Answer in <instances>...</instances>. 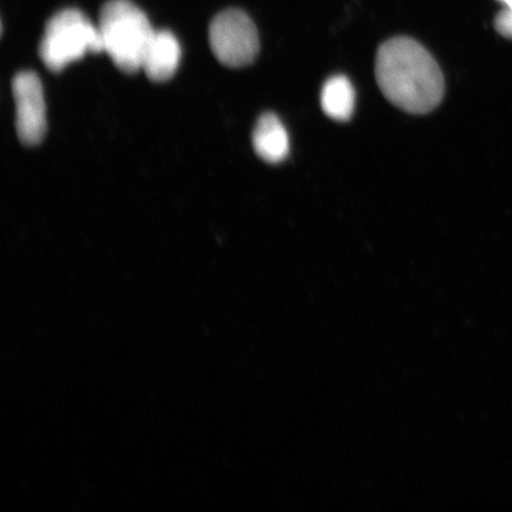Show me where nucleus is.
Masks as SVG:
<instances>
[{"mask_svg":"<svg viewBox=\"0 0 512 512\" xmlns=\"http://www.w3.org/2000/svg\"><path fill=\"white\" fill-rule=\"evenodd\" d=\"M209 43L216 59L230 68L249 66L260 51L255 24L246 12L238 9L224 10L213 19Z\"/></svg>","mask_w":512,"mask_h":512,"instance_id":"obj_4","label":"nucleus"},{"mask_svg":"<svg viewBox=\"0 0 512 512\" xmlns=\"http://www.w3.org/2000/svg\"><path fill=\"white\" fill-rule=\"evenodd\" d=\"M253 147L256 155L267 163L278 164L286 159L290 152V138L277 115H261L254 128Z\"/></svg>","mask_w":512,"mask_h":512,"instance_id":"obj_7","label":"nucleus"},{"mask_svg":"<svg viewBox=\"0 0 512 512\" xmlns=\"http://www.w3.org/2000/svg\"><path fill=\"white\" fill-rule=\"evenodd\" d=\"M16 106V130L24 145L42 143L47 133V108L43 86L35 73L22 72L12 81Z\"/></svg>","mask_w":512,"mask_h":512,"instance_id":"obj_5","label":"nucleus"},{"mask_svg":"<svg viewBox=\"0 0 512 512\" xmlns=\"http://www.w3.org/2000/svg\"><path fill=\"white\" fill-rule=\"evenodd\" d=\"M375 74L379 87L400 110L425 114L443 101L444 75L433 56L409 37L383 43L376 55Z\"/></svg>","mask_w":512,"mask_h":512,"instance_id":"obj_1","label":"nucleus"},{"mask_svg":"<svg viewBox=\"0 0 512 512\" xmlns=\"http://www.w3.org/2000/svg\"><path fill=\"white\" fill-rule=\"evenodd\" d=\"M98 27L104 51L121 72L143 70L156 30L142 9L131 0H110L102 6Z\"/></svg>","mask_w":512,"mask_h":512,"instance_id":"obj_2","label":"nucleus"},{"mask_svg":"<svg viewBox=\"0 0 512 512\" xmlns=\"http://www.w3.org/2000/svg\"><path fill=\"white\" fill-rule=\"evenodd\" d=\"M499 2L504 4V9L512 10V0H499Z\"/></svg>","mask_w":512,"mask_h":512,"instance_id":"obj_10","label":"nucleus"},{"mask_svg":"<svg viewBox=\"0 0 512 512\" xmlns=\"http://www.w3.org/2000/svg\"><path fill=\"white\" fill-rule=\"evenodd\" d=\"M320 105L324 113L336 121H348L352 117L356 93L347 76L335 75L324 83Z\"/></svg>","mask_w":512,"mask_h":512,"instance_id":"obj_8","label":"nucleus"},{"mask_svg":"<svg viewBox=\"0 0 512 512\" xmlns=\"http://www.w3.org/2000/svg\"><path fill=\"white\" fill-rule=\"evenodd\" d=\"M495 27L499 34L512 40V10L504 9L499 12Z\"/></svg>","mask_w":512,"mask_h":512,"instance_id":"obj_9","label":"nucleus"},{"mask_svg":"<svg viewBox=\"0 0 512 512\" xmlns=\"http://www.w3.org/2000/svg\"><path fill=\"white\" fill-rule=\"evenodd\" d=\"M181 55V46L172 32L156 31L143 63L147 78L153 82L170 80L177 72Z\"/></svg>","mask_w":512,"mask_h":512,"instance_id":"obj_6","label":"nucleus"},{"mask_svg":"<svg viewBox=\"0 0 512 512\" xmlns=\"http://www.w3.org/2000/svg\"><path fill=\"white\" fill-rule=\"evenodd\" d=\"M104 51L99 27L78 9H64L49 19L40 43L41 60L59 73L88 53Z\"/></svg>","mask_w":512,"mask_h":512,"instance_id":"obj_3","label":"nucleus"}]
</instances>
